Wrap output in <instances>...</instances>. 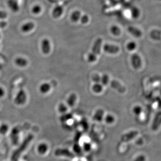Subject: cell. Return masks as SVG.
<instances>
[{"instance_id":"cell-24","label":"cell","mask_w":161,"mask_h":161,"mask_svg":"<svg viewBox=\"0 0 161 161\" xmlns=\"http://www.w3.org/2000/svg\"><path fill=\"white\" fill-rule=\"evenodd\" d=\"M93 91L96 93H100L102 90V86L99 83H96L92 87Z\"/></svg>"},{"instance_id":"cell-13","label":"cell","mask_w":161,"mask_h":161,"mask_svg":"<svg viewBox=\"0 0 161 161\" xmlns=\"http://www.w3.org/2000/svg\"><path fill=\"white\" fill-rule=\"evenodd\" d=\"M111 86L112 88L115 89L119 93H123L126 90V88L121 84L119 82L116 80H112L111 81Z\"/></svg>"},{"instance_id":"cell-3","label":"cell","mask_w":161,"mask_h":161,"mask_svg":"<svg viewBox=\"0 0 161 161\" xmlns=\"http://www.w3.org/2000/svg\"><path fill=\"white\" fill-rule=\"evenodd\" d=\"M27 93L24 89H20L18 91L14 99L15 104L18 105H22L26 103L27 101Z\"/></svg>"},{"instance_id":"cell-34","label":"cell","mask_w":161,"mask_h":161,"mask_svg":"<svg viewBox=\"0 0 161 161\" xmlns=\"http://www.w3.org/2000/svg\"><path fill=\"white\" fill-rule=\"evenodd\" d=\"M7 15L5 11H0V19H4L7 17Z\"/></svg>"},{"instance_id":"cell-33","label":"cell","mask_w":161,"mask_h":161,"mask_svg":"<svg viewBox=\"0 0 161 161\" xmlns=\"http://www.w3.org/2000/svg\"><path fill=\"white\" fill-rule=\"evenodd\" d=\"M146 161V156L143 155H140L137 156L136 158L134 159L133 161Z\"/></svg>"},{"instance_id":"cell-15","label":"cell","mask_w":161,"mask_h":161,"mask_svg":"<svg viewBox=\"0 0 161 161\" xmlns=\"http://www.w3.org/2000/svg\"><path fill=\"white\" fill-rule=\"evenodd\" d=\"M127 30L129 33H130L132 35L134 36L135 37H140L142 35V32L138 28L133 27V26H129Z\"/></svg>"},{"instance_id":"cell-9","label":"cell","mask_w":161,"mask_h":161,"mask_svg":"<svg viewBox=\"0 0 161 161\" xmlns=\"http://www.w3.org/2000/svg\"><path fill=\"white\" fill-rule=\"evenodd\" d=\"M15 63L16 65L19 68L26 67L28 64V60L25 57L18 56L15 59Z\"/></svg>"},{"instance_id":"cell-5","label":"cell","mask_w":161,"mask_h":161,"mask_svg":"<svg viewBox=\"0 0 161 161\" xmlns=\"http://www.w3.org/2000/svg\"><path fill=\"white\" fill-rule=\"evenodd\" d=\"M131 62L132 66L136 69H139L142 66V60L137 54L135 53L132 55Z\"/></svg>"},{"instance_id":"cell-1","label":"cell","mask_w":161,"mask_h":161,"mask_svg":"<svg viewBox=\"0 0 161 161\" xmlns=\"http://www.w3.org/2000/svg\"><path fill=\"white\" fill-rule=\"evenodd\" d=\"M102 42V39L100 38H99L95 41L92 48V52L88 55V61L89 62H93L96 60L97 56L100 52Z\"/></svg>"},{"instance_id":"cell-36","label":"cell","mask_w":161,"mask_h":161,"mask_svg":"<svg viewBox=\"0 0 161 161\" xmlns=\"http://www.w3.org/2000/svg\"><path fill=\"white\" fill-rule=\"evenodd\" d=\"M71 116L69 114L64 115L62 116V120H66L69 119L71 118Z\"/></svg>"},{"instance_id":"cell-29","label":"cell","mask_w":161,"mask_h":161,"mask_svg":"<svg viewBox=\"0 0 161 161\" xmlns=\"http://www.w3.org/2000/svg\"><path fill=\"white\" fill-rule=\"evenodd\" d=\"M109 81V77L107 74H104L102 77L101 79V82L103 85H106L108 83Z\"/></svg>"},{"instance_id":"cell-37","label":"cell","mask_w":161,"mask_h":161,"mask_svg":"<svg viewBox=\"0 0 161 161\" xmlns=\"http://www.w3.org/2000/svg\"><path fill=\"white\" fill-rule=\"evenodd\" d=\"M0 107H1V105H0Z\"/></svg>"},{"instance_id":"cell-12","label":"cell","mask_w":161,"mask_h":161,"mask_svg":"<svg viewBox=\"0 0 161 161\" xmlns=\"http://www.w3.org/2000/svg\"><path fill=\"white\" fill-rule=\"evenodd\" d=\"M161 125V112H159L155 116L153 122L152 129L153 130L156 131L159 129Z\"/></svg>"},{"instance_id":"cell-22","label":"cell","mask_w":161,"mask_h":161,"mask_svg":"<svg viewBox=\"0 0 161 161\" xmlns=\"http://www.w3.org/2000/svg\"><path fill=\"white\" fill-rule=\"evenodd\" d=\"M140 15V11L137 7H133L131 10V15L132 17L134 19L137 18Z\"/></svg>"},{"instance_id":"cell-8","label":"cell","mask_w":161,"mask_h":161,"mask_svg":"<svg viewBox=\"0 0 161 161\" xmlns=\"http://www.w3.org/2000/svg\"><path fill=\"white\" fill-rule=\"evenodd\" d=\"M64 8L61 5H57L55 6L52 11V16L54 18L61 17L64 12Z\"/></svg>"},{"instance_id":"cell-16","label":"cell","mask_w":161,"mask_h":161,"mask_svg":"<svg viewBox=\"0 0 161 161\" xmlns=\"http://www.w3.org/2000/svg\"><path fill=\"white\" fill-rule=\"evenodd\" d=\"M82 15V13L80 10H74L71 13L70 16V19L72 22H77L80 20Z\"/></svg>"},{"instance_id":"cell-26","label":"cell","mask_w":161,"mask_h":161,"mask_svg":"<svg viewBox=\"0 0 161 161\" xmlns=\"http://www.w3.org/2000/svg\"><path fill=\"white\" fill-rule=\"evenodd\" d=\"M133 112L137 116H140L142 114L143 110L142 107L139 106H136L134 107L133 109Z\"/></svg>"},{"instance_id":"cell-25","label":"cell","mask_w":161,"mask_h":161,"mask_svg":"<svg viewBox=\"0 0 161 161\" xmlns=\"http://www.w3.org/2000/svg\"><path fill=\"white\" fill-rule=\"evenodd\" d=\"M80 20L82 24H87V23L89 22V16L87 15H82Z\"/></svg>"},{"instance_id":"cell-35","label":"cell","mask_w":161,"mask_h":161,"mask_svg":"<svg viewBox=\"0 0 161 161\" xmlns=\"http://www.w3.org/2000/svg\"><path fill=\"white\" fill-rule=\"evenodd\" d=\"M5 89L2 86H0V98H2L5 95Z\"/></svg>"},{"instance_id":"cell-6","label":"cell","mask_w":161,"mask_h":161,"mask_svg":"<svg viewBox=\"0 0 161 161\" xmlns=\"http://www.w3.org/2000/svg\"><path fill=\"white\" fill-rule=\"evenodd\" d=\"M139 132L137 131L133 130L127 133H125L121 137V141L123 142H127L134 139L138 134Z\"/></svg>"},{"instance_id":"cell-31","label":"cell","mask_w":161,"mask_h":161,"mask_svg":"<svg viewBox=\"0 0 161 161\" xmlns=\"http://www.w3.org/2000/svg\"><path fill=\"white\" fill-rule=\"evenodd\" d=\"M67 110L66 106L63 103H61L58 107V110L61 113H64Z\"/></svg>"},{"instance_id":"cell-28","label":"cell","mask_w":161,"mask_h":161,"mask_svg":"<svg viewBox=\"0 0 161 161\" xmlns=\"http://www.w3.org/2000/svg\"><path fill=\"white\" fill-rule=\"evenodd\" d=\"M8 125H5V124H3L0 126V132L2 134H3L6 133L8 130Z\"/></svg>"},{"instance_id":"cell-4","label":"cell","mask_w":161,"mask_h":161,"mask_svg":"<svg viewBox=\"0 0 161 161\" xmlns=\"http://www.w3.org/2000/svg\"><path fill=\"white\" fill-rule=\"evenodd\" d=\"M51 45L49 40L45 38L42 39L41 42V50L42 53L45 55L48 54L51 51Z\"/></svg>"},{"instance_id":"cell-32","label":"cell","mask_w":161,"mask_h":161,"mask_svg":"<svg viewBox=\"0 0 161 161\" xmlns=\"http://www.w3.org/2000/svg\"><path fill=\"white\" fill-rule=\"evenodd\" d=\"M101 78L100 77L98 74H94L92 76V80L96 83H99V82H101Z\"/></svg>"},{"instance_id":"cell-27","label":"cell","mask_w":161,"mask_h":161,"mask_svg":"<svg viewBox=\"0 0 161 161\" xmlns=\"http://www.w3.org/2000/svg\"><path fill=\"white\" fill-rule=\"evenodd\" d=\"M136 44L133 41L129 42L127 45V48L129 51H133L136 48Z\"/></svg>"},{"instance_id":"cell-2","label":"cell","mask_w":161,"mask_h":161,"mask_svg":"<svg viewBox=\"0 0 161 161\" xmlns=\"http://www.w3.org/2000/svg\"><path fill=\"white\" fill-rule=\"evenodd\" d=\"M33 136L32 135H29L27 136V138H26L24 142L22 143L21 145L20 146L19 148L14 153L13 156L12 157V160L13 161H17L21 153H22L24 149L27 147L28 145H29V143H31V141L33 138Z\"/></svg>"},{"instance_id":"cell-10","label":"cell","mask_w":161,"mask_h":161,"mask_svg":"<svg viewBox=\"0 0 161 161\" xmlns=\"http://www.w3.org/2000/svg\"><path fill=\"white\" fill-rule=\"evenodd\" d=\"M55 154L57 156H65V157L72 158L74 157L73 153L66 149H58L55 152Z\"/></svg>"},{"instance_id":"cell-20","label":"cell","mask_w":161,"mask_h":161,"mask_svg":"<svg viewBox=\"0 0 161 161\" xmlns=\"http://www.w3.org/2000/svg\"><path fill=\"white\" fill-rule=\"evenodd\" d=\"M76 99H77L76 95L75 94H71L67 101L68 105L70 107H72L75 104Z\"/></svg>"},{"instance_id":"cell-18","label":"cell","mask_w":161,"mask_h":161,"mask_svg":"<svg viewBox=\"0 0 161 161\" xmlns=\"http://www.w3.org/2000/svg\"><path fill=\"white\" fill-rule=\"evenodd\" d=\"M104 111L102 109H99L96 112L93 116V119L96 121H101L103 118Z\"/></svg>"},{"instance_id":"cell-23","label":"cell","mask_w":161,"mask_h":161,"mask_svg":"<svg viewBox=\"0 0 161 161\" xmlns=\"http://www.w3.org/2000/svg\"><path fill=\"white\" fill-rule=\"evenodd\" d=\"M42 7L39 5H35L33 6L32 9V12L35 15H39L42 12Z\"/></svg>"},{"instance_id":"cell-30","label":"cell","mask_w":161,"mask_h":161,"mask_svg":"<svg viewBox=\"0 0 161 161\" xmlns=\"http://www.w3.org/2000/svg\"><path fill=\"white\" fill-rule=\"evenodd\" d=\"M114 120V117L111 115H108L105 118V121L107 124H112V123H113Z\"/></svg>"},{"instance_id":"cell-21","label":"cell","mask_w":161,"mask_h":161,"mask_svg":"<svg viewBox=\"0 0 161 161\" xmlns=\"http://www.w3.org/2000/svg\"><path fill=\"white\" fill-rule=\"evenodd\" d=\"M48 149V146L45 143H42L39 146L38 151L40 154H44L47 152Z\"/></svg>"},{"instance_id":"cell-19","label":"cell","mask_w":161,"mask_h":161,"mask_svg":"<svg viewBox=\"0 0 161 161\" xmlns=\"http://www.w3.org/2000/svg\"><path fill=\"white\" fill-rule=\"evenodd\" d=\"M110 32L114 35L118 36L121 33V30L119 27L116 25H112L110 27Z\"/></svg>"},{"instance_id":"cell-11","label":"cell","mask_w":161,"mask_h":161,"mask_svg":"<svg viewBox=\"0 0 161 161\" xmlns=\"http://www.w3.org/2000/svg\"><path fill=\"white\" fill-rule=\"evenodd\" d=\"M103 50L107 53L115 54L119 52V48L116 45L106 44L103 47Z\"/></svg>"},{"instance_id":"cell-14","label":"cell","mask_w":161,"mask_h":161,"mask_svg":"<svg viewBox=\"0 0 161 161\" xmlns=\"http://www.w3.org/2000/svg\"><path fill=\"white\" fill-rule=\"evenodd\" d=\"M7 5L9 9L13 12H17L19 9L18 3L16 0H8L7 2Z\"/></svg>"},{"instance_id":"cell-17","label":"cell","mask_w":161,"mask_h":161,"mask_svg":"<svg viewBox=\"0 0 161 161\" xmlns=\"http://www.w3.org/2000/svg\"><path fill=\"white\" fill-rule=\"evenodd\" d=\"M51 89V85L48 82L43 83L39 86V91L41 94H47L49 92Z\"/></svg>"},{"instance_id":"cell-7","label":"cell","mask_w":161,"mask_h":161,"mask_svg":"<svg viewBox=\"0 0 161 161\" xmlns=\"http://www.w3.org/2000/svg\"><path fill=\"white\" fill-rule=\"evenodd\" d=\"M35 27V24L32 22H28L22 25L21 30L24 33H27L32 32Z\"/></svg>"}]
</instances>
